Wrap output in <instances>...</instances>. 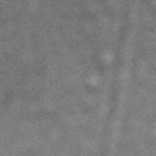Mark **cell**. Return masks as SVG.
Returning a JSON list of instances; mask_svg holds the SVG:
<instances>
[]
</instances>
